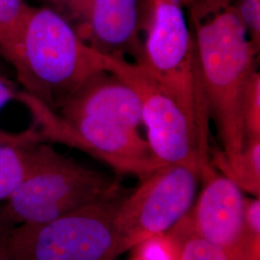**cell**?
<instances>
[{
    "mask_svg": "<svg viewBox=\"0 0 260 260\" xmlns=\"http://www.w3.org/2000/svg\"><path fill=\"white\" fill-rule=\"evenodd\" d=\"M223 176L230 177L255 198L260 195V138L248 139L241 155L232 164L220 165Z\"/></svg>",
    "mask_w": 260,
    "mask_h": 260,
    "instance_id": "cell-13",
    "label": "cell"
},
{
    "mask_svg": "<svg viewBox=\"0 0 260 260\" xmlns=\"http://www.w3.org/2000/svg\"><path fill=\"white\" fill-rule=\"evenodd\" d=\"M38 142H46L42 136L37 125L32 123L27 129L21 132H10L0 128V145H13V146H25L35 144Z\"/></svg>",
    "mask_w": 260,
    "mask_h": 260,
    "instance_id": "cell-20",
    "label": "cell"
},
{
    "mask_svg": "<svg viewBox=\"0 0 260 260\" xmlns=\"http://www.w3.org/2000/svg\"><path fill=\"white\" fill-rule=\"evenodd\" d=\"M127 194L120 189L45 223L6 230L11 260H113L116 213Z\"/></svg>",
    "mask_w": 260,
    "mask_h": 260,
    "instance_id": "cell-5",
    "label": "cell"
},
{
    "mask_svg": "<svg viewBox=\"0 0 260 260\" xmlns=\"http://www.w3.org/2000/svg\"><path fill=\"white\" fill-rule=\"evenodd\" d=\"M115 60L93 49L54 10L30 6L13 68L23 91L55 111L93 75L111 72Z\"/></svg>",
    "mask_w": 260,
    "mask_h": 260,
    "instance_id": "cell-2",
    "label": "cell"
},
{
    "mask_svg": "<svg viewBox=\"0 0 260 260\" xmlns=\"http://www.w3.org/2000/svg\"><path fill=\"white\" fill-rule=\"evenodd\" d=\"M231 6L246 28L251 44L259 50L260 0H233Z\"/></svg>",
    "mask_w": 260,
    "mask_h": 260,
    "instance_id": "cell-17",
    "label": "cell"
},
{
    "mask_svg": "<svg viewBox=\"0 0 260 260\" xmlns=\"http://www.w3.org/2000/svg\"><path fill=\"white\" fill-rule=\"evenodd\" d=\"M32 145H0V201H8L23 181Z\"/></svg>",
    "mask_w": 260,
    "mask_h": 260,
    "instance_id": "cell-14",
    "label": "cell"
},
{
    "mask_svg": "<svg viewBox=\"0 0 260 260\" xmlns=\"http://www.w3.org/2000/svg\"><path fill=\"white\" fill-rule=\"evenodd\" d=\"M45 143L30 147L26 176L7 201L0 226L47 223L121 189L117 177L85 167Z\"/></svg>",
    "mask_w": 260,
    "mask_h": 260,
    "instance_id": "cell-3",
    "label": "cell"
},
{
    "mask_svg": "<svg viewBox=\"0 0 260 260\" xmlns=\"http://www.w3.org/2000/svg\"><path fill=\"white\" fill-rule=\"evenodd\" d=\"M245 224L246 233L260 236V200H245Z\"/></svg>",
    "mask_w": 260,
    "mask_h": 260,
    "instance_id": "cell-22",
    "label": "cell"
},
{
    "mask_svg": "<svg viewBox=\"0 0 260 260\" xmlns=\"http://www.w3.org/2000/svg\"><path fill=\"white\" fill-rule=\"evenodd\" d=\"M194 1H195V0H181V2L183 3L184 6H185V5H190V6H191V5L194 3Z\"/></svg>",
    "mask_w": 260,
    "mask_h": 260,
    "instance_id": "cell-25",
    "label": "cell"
},
{
    "mask_svg": "<svg viewBox=\"0 0 260 260\" xmlns=\"http://www.w3.org/2000/svg\"><path fill=\"white\" fill-rule=\"evenodd\" d=\"M19 92L15 84L3 73H0V110L11 102L17 101Z\"/></svg>",
    "mask_w": 260,
    "mask_h": 260,
    "instance_id": "cell-23",
    "label": "cell"
},
{
    "mask_svg": "<svg viewBox=\"0 0 260 260\" xmlns=\"http://www.w3.org/2000/svg\"><path fill=\"white\" fill-rule=\"evenodd\" d=\"M111 72L139 94L147 141L154 157L164 165L191 168L202 180L212 175L210 139L182 105L140 66L116 59Z\"/></svg>",
    "mask_w": 260,
    "mask_h": 260,
    "instance_id": "cell-7",
    "label": "cell"
},
{
    "mask_svg": "<svg viewBox=\"0 0 260 260\" xmlns=\"http://www.w3.org/2000/svg\"><path fill=\"white\" fill-rule=\"evenodd\" d=\"M17 101L30 112L46 142L79 149L119 174L140 178L164 166L138 128L93 116H59L24 91H19Z\"/></svg>",
    "mask_w": 260,
    "mask_h": 260,
    "instance_id": "cell-6",
    "label": "cell"
},
{
    "mask_svg": "<svg viewBox=\"0 0 260 260\" xmlns=\"http://www.w3.org/2000/svg\"><path fill=\"white\" fill-rule=\"evenodd\" d=\"M233 0H195L191 5V21H199L231 6Z\"/></svg>",
    "mask_w": 260,
    "mask_h": 260,
    "instance_id": "cell-21",
    "label": "cell"
},
{
    "mask_svg": "<svg viewBox=\"0 0 260 260\" xmlns=\"http://www.w3.org/2000/svg\"><path fill=\"white\" fill-rule=\"evenodd\" d=\"M210 121L223 151L210 152L216 167L232 164L246 145L244 103L259 50L251 44L233 6L191 21Z\"/></svg>",
    "mask_w": 260,
    "mask_h": 260,
    "instance_id": "cell-1",
    "label": "cell"
},
{
    "mask_svg": "<svg viewBox=\"0 0 260 260\" xmlns=\"http://www.w3.org/2000/svg\"><path fill=\"white\" fill-rule=\"evenodd\" d=\"M144 1L91 0L79 36L103 55L140 64Z\"/></svg>",
    "mask_w": 260,
    "mask_h": 260,
    "instance_id": "cell-10",
    "label": "cell"
},
{
    "mask_svg": "<svg viewBox=\"0 0 260 260\" xmlns=\"http://www.w3.org/2000/svg\"><path fill=\"white\" fill-rule=\"evenodd\" d=\"M203 181L204 189L189 220L193 233L235 259L259 260L260 237L246 233V198L241 188L216 171Z\"/></svg>",
    "mask_w": 260,
    "mask_h": 260,
    "instance_id": "cell-9",
    "label": "cell"
},
{
    "mask_svg": "<svg viewBox=\"0 0 260 260\" xmlns=\"http://www.w3.org/2000/svg\"><path fill=\"white\" fill-rule=\"evenodd\" d=\"M46 5L69 20L77 33L86 21L91 0H43Z\"/></svg>",
    "mask_w": 260,
    "mask_h": 260,
    "instance_id": "cell-19",
    "label": "cell"
},
{
    "mask_svg": "<svg viewBox=\"0 0 260 260\" xmlns=\"http://www.w3.org/2000/svg\"><path fill=\"white\" fill-rule=\"evenodd\" d=\"M0 260H11L6 245V230L0 226Z\"/></svg>",
    "mask_w": 260,
    "mask_h": 260,
    "instance_id": "cell-24",
    "label": "cell"
},
{
    "mask_svg": "<svg viewBox=\"0 0 260 260\" xmlns=\"http://www.w3.org/2000/svg\"><path fill=\"white\" fill-rule=\"evenodd\" d=\"M246 141L260 138V75L256 71L251 77L244 103Z\"/></svg>",
    "mask_w": 260,
    "mask_h": 260,
    "instance_id": "cell-16",
    "label": "cell"
},
{
    "mask_svg": "<svg viewBox=\"0 0 260 260\" xmlns=\"http://www.w3.org/2000/svg\"><path fill=\"white\" fill-rule=\"evenodd\" d=\"M177 255L176 242L164 234L140 244L135 260H177Z\"/></svg>",
    "mask_w": 260,
    "mask_h": 260,
    "instance_id": "cell-18",
    "label": "cell"
},
{
    "mask_svg": "<svg viewBox=\"0 0 260 260\" xmlns=\"http://www.w3.org/2000/svg\"><path fill=\"white\" fill-rule=\"evenodd\" d=\"M140 179L116 213V257L166 234L185 219L194 205L201 177L191 168L168 164Z\"/></svg>",
    "mask_w": 260,
    "mask_h": 260,
    "instance_id": "cell-8",
    "label": "cell"
},
{
    "mask_svg": "<svg viewBox=\"0 0 260 260\" xmlns=\"http://www.w3.org/2000/svg\"><path fill=\"white\" fill-rule=\"evenodd\" d=\"M59 116H93L138 128L143 123L139 94L115 73L103 71L62 103Z\"/></svg>",
    "mask_w": 260,
    "mask_h": 260,
    "instance_id": "cell-11",
    "label": "cell"
},
{
    "mask_svg": "<svg viewBox=\"0 0 260 260\" xmlns=\"http://www.w3.org/2000/svg\"><path fill=\"white\" fill-rule=\"evenodd\" d=\"M183 7L181 0L144 1L143 55L138 66L182 105L210 139L195 36Z\"/></svg>",
    "mask_w": 260,
    "mask_h": 260,
    "instance_id": "cell-4",
    "label": "cell"
},
{
    "mask_svg": "<svg viewBox=\"0 0 260 260\" xmlns=\"http://www.w3.org/2000/svg\"><path fill=\"white\" fill-rule=\"evenodd\" d=\"M170 236L176 242L178 260H237L228 251L215 246L193 233L189 221L184 219L174 228Z\"/></svg>",
    "mask_w": 260,
    "mask_h": 260,
    "instance_id": "cell-15",
    "label": "cell"
},
{
    "mask_svg": "<svg viewBox=\"0 0 260 260\" xmlns=\"http://www.w3.org/2000/svg\"><path fill=\"white\" fill-rule=\"evenodd\" d=\"M177 260H178V255H177Z\"/></svg>",
    "mask_w": 260,
    "mask_h": 260,
    "instance_id": "cell-27",
    "label": "cell"
},
{
    "mask_svg": "<svg viewBox=\"0 0 260 260\" xmlns=\"http://www.w3.org/2000/svg\"><path fill=\"white\" fill-rule=\"evenodd\" d=\"M30 5L25 0H0V56L14 67L22 23Z\"/></svg>",
    "mask_w": 260,
    "mask_h": 260,
    "instance_id": "cell-12",
    "label": "cell"
},
{
    "mask_svg": "<svg viewBox=\"0 0 260 260\" xmlns=\"http://www.w3.org/2000/svg\"><path fill=\"white\" fill-rule=\"evenodd\" d=\"M0 73H2V71H1V70H0Z\"/></svg>",
    "mask_w": 260,
    "mask_h": 260,
    "instance_id": "cell-26",
    "label": "cell"
}]
</instances>
